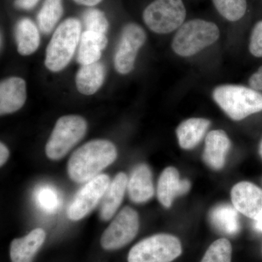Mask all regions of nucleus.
Wrapping results in <instances>:
<instances>
[{
  "label": "nucleus",
  "mask_w": 262,
  "mask_h": 262,
  "mask_svg": "<svg viewBox=\"0 0 262 262\" xmlns=\"http://www.w3.org/2000/svg\"><path fill=\"white\" fill-rule=\"evenodd\" d=\"M220 31L216 24L203 19L185 22L177 30L172 48L179 56H192L218 40Z\"/></svg>",
  "instance_id": "7ed1b4c3"
},
{
  "label": "nucleus",
  "mask_w": 262,
  "mask_h": 262,
  "mask_svg": "<svg viewBox=\"0 0 262 262\" xmlns=\"http://www.w3.org/2000/svg\"><path fill=\"white\" fill-rule=\"evenodd\" d=\"M230 148V139L225 131L212 130L207 134L205 139L203 161L210 168L220 170L225 166Z\"/></svg>",
  "instance_id": "ddd939ff"
},
{
  "label": "nucleus",
  "mask_w": 262,
  "mask_h": 262,
  "mask_svg": "<svg viewBox=\"0 0 262 262\" xmlns=\"http://www.w3.org/2000/svg\"><path fill=\"white\" fill-rule=\"evenodd\" d=\"M250 88L255 90V91H262V66L258 68L257 72H255L250 77L249 81Z\"/></svg>",
  "instance_id": "c85d7f7f"
},
{
  "label": "nucleus",
  "mask_w": 262,
  "mask_h": 262,
  "mask_svg": "<svg viewBox=\"0 0 262 262\" xmlns=\"http://www.w3.org/2000/svg\"><path fill=\"white\" fill-rule=\"evenodd\" d=\"M81 24L70 18L62 22L55 31L46 50L45 64L50 71L63 70L70 63L80 39Z\"/></svg>",
  "instance_id": "20e7f679"
},
{
  "label": "nucleus",
  "mask_w": 262,
  "mask_h": 262,
  "mask_svg": "<svg viewBox=\"0 0 262 262\" xmlns=\"http://www.w3.org/2000/svg\"><path fill=\"white\" fill-rule=\"evenodd\" d=\"M117 157L116 147L111 141H89L72 155L67 171L74 182H88L114 163Z\"/></svg>",
  "instance_id": "f257e3e1"
},
{
  "label": "nucleus",
  "mask_w": 262,
  "mask_h": 262,
  "mask_svg": "<svg viewBox=\"0 0 262 262\" xmlns=\"http://www.w3.org/2000/svg\"><path fill=\"white\" fill-rule=\"evenodd\" d=\"M8 157H9V150L3 143H1L0 144V165L1 166L6 163Z\"/></svg>",
  "instance_id": "7c9ffc66"
},
{
  "label": "nucleus",
  "mask_w": 262,
  "mask_h": 262,
  "mask_svg": "<svg viewBox=\"0 0 262 262\" xmlns=\"http://www.w3.org/2000/svg\"><path fill=\"white\" fill-rule=\"evenodd\" d=\"M107 43L105 34L85 31L81 35L77 61L81 65L98 62Z\"/></svg>",
  "instance_id": "aec40b11"
},
{
  "label": "nucleus",
  "mask_w": 262,
  "mask_h": 262,
  "mask_svg": "<svg viewBox=\"0 0 262 262\" xmlns=\"http://www.w3.org/2000/svg\"><path fill=\"white\" fill-rule=\"evenodd\" d=\"M139 228L137 212L130 207H125L103 232L101 239V246L106 250L121 248L135 238Z\"/></svg>",
  "instance_id": "6e6552de"
},
{
  "label": "nucleus",
  "mask_w": 262,
  "mask_h": 262,
  "mask_svg": "<svg viewBox=\"0 0 262 262\" xmlns=\"http://www.w3.org/2000/svg\"><path fill=\"white\" fill-rule=\"evenodd\" d=\"M110 179L106 174H99L86 182L71 202L67 215L72 221L82 220L102 200L110 185Z\"/></svg>",
  "instance_id": "1a4fd4ad"
},
{
  "label": "nucleus",
  "mask_w": 262,
  "mask_h": 262,
  "mask_svg": "<svg viewBox=\"0 0 262 262\" xmlns=\"http://www.w3.org/2000/svg\"><path fill=\"white\" fill-rule=\"evenodd\" d=\"M146 39L145 31L141 26L130 23L124 27L115 56V67L117 72L126 75L134 70L136 56Z\"/></svg>",
  "instance_id": "9d476101"
},
{
  "label": "nucleus",
  "mask_w": 262,
  "mask_h": 262,
  "mask_svg": "<svg viewBox=\"0 0 262 262\" xmlns=\"http://www.w3.org/2000/svg\"><path fill=\"white\" fill-rule=\"evenodd\" d=\"M209 220L216 230L228 235L237 234L241 228L238 211L233 205L228 203L217 205L212 208Z\"/></svg>",
  "instance_id": "412c9836"
},
{
  "label": "nucleus",
  "mask_w": 262,
  "mask_h": 262,
  "mask_svg": "<svg viewBox=\"0 0 262 262\" xmlns=\"http://www.w3.org/2000/svg\"><path fill=\"white\" fill-rule=\"evenodd\" d=\"M86 31L101 33L105 34L107 31L108 23L107 19L102 11L95 8L85 10L82 15Z\"/></svg>",
  "instance_id": "bb28decb"
},
{
  "label": "nucleus",
  "mask_w": 262,
  "mask_h": 262,
  "mask_svg": "<svg viewBox=\"0 0 262 262\" xmlns=\"http://www.w3.org/2000/svg\"><path fill=\"white\" fill-rule=\"evenodd\" d=\"M182 0H155L143 13L144 23L157 34H168L180 28L186 18Z\"/></svg>",
  "instance_id": "0eeeda50"
},
{
  "label": "nucleus",
  "mask_w": 262,
  "mask_h": 262,
  "mask_svg": "<svg viewBox=\"0 0 262 262\" xmlns=\"http://www.w3.org/2000/svg\"><path fill=\"white\" fill-rule=\"evenodd\" d=\"M15 37L18 51L22 56H29L37 51L40 36L36 24L29 18H22L15 28Z\"/></svg>",
  "instance_id": "4be33fe9"
},
{
  "label": "nucleus",
  "mask_w": 262,
  "mask_h": 262,
  "mask_svg": "<svg viewBox=\"0 0 262 262\" xmlns=\"http://www.w3.org/2000/svg\"><path fill=\"white\" fill-rule=\"evenodd\" d=\"M232 246L228 239H217L207 250L201 262H231Z\"/></svg>",
  "instance_id": "393cba45"
},
{
  "label": "nucleus",
  "mask_w": 262,
  "mask_h": 262,
  "mask_svg": "<svg viewBox=\"0 0 262 262\" xmlns=\"http://www.w3.org/2000/svg\"><path fill=\"white\" fill-rule=\"evenodd\" d=\"M87 122L78 115H67L58 119L46 146L48 158L61 159L85 135Z\"/></svg>",
  "instance_id": "39448f33"
},
{
  "label": "nucleus",
  "mask_w": 262,
  "mask_h": 262,
  "mask_svg": "<svg viewBox=\"0 0 262 262\" xmlns=\"http://www.w3.org/2000/svg\"><path fill=\"white\" fill-rule=\"evenodd\" d=\"M39 0H15V6L18 9L31 10L36 6Z\"/></svg>",
  "instance_id": "c756f323"
},
{
  "label": "nucleus",
  "mask_w": 262,
  "mask_h": 262,
  "mask_svg": "<svg viewBox=\"0 0 262 262\" xmlns=\"http://www.w3.org/2000/svg\"><path fill=\"white\" fill-rule=\"evenodd\" d=\"M35 200L39 208L46 213H54L59 206V198L54 188L51 186H42L35 193Z\"/></svg>",
  "instance_id": "a878e982"
},
{
  "label": "nucleus",
  "mask_w": 262,
  "mask_h": 262,
  "mask_svg": "<svg viewBox=\"0 0 262 262\" xmlns=\"http://www.w3.org/2000/svg\"><path fill=\"white\" fill-rule=\"evenodd\" d=\"M102 0H75L78 4L86 5V6H94L101 3Z\"/></svg>",
  "instance_id": "2f4dec72"
},
{
  "label": "nucleus",
  "mask_w": 262,
  "mask_h": 262,
  "mask_svg": "<svg viewBox=\"0 0 262 262\" xmlns=\"http://www.w3.org/2000/svg\"><path fill=\"white\" fill-rule=\"evenodd\" d=\"M215 9L229 21H237L247 10L246 0H212Z\"/></svg>",
  "instance_id": "b1692460"
},
{
  "label": "nucleus",
  "mask_w": 262,
  "mask_h": 262,
  "mask_svg": "<svg viewBox=\"0 0 262 262\" xmlns=\"http://www.w3.org/2000/svg\"><path fill=\"white\" fill-rule=\"evenodd\" d=\"M231 198L237 211L254 220L255 229L262 232V189L251 182H239L232 187Z\"/></svg>",
  "instance_id": "9b49d317"
},
{
  "label": "nucleus",
  "mask_w": 262,
  "mask_h": 262,
  "mask_svg": "<svg viewBox=\"0 0 262 262\" xmlns=\"http://www.w3.org/2000/svg\"><path fill=\"white\" fill-rule=\"evenodd\" d=\"M191 184L187 179H181L179 172L174 167H168L162 172L158 180V198L165 208H170L177 196L189 192Z\"/></svg>",
  "instance_id": "f8f14e48"
},
{
  "label": "nucleus",
  "mask_w": 262,
  "mask_h": 262,
  "mask_svg": "<svg viewBox=\"0 0 262 262\" xmlns=\"http://www.w3.org/2000/svg\"><path fill=\"white\" fill-rule=\"evenodd\" d=\"M46 234L41 228L33 229L27 235L13 239L10 244L12 262H32L46 241Z\"/></svg>",
  "instance_id": "dca6fc26"
},
{
  "label": "nucleus",
  "mask_w": 262,
  "mask_h": 262,
  "mask_svg": "<svg viewBox=\"0 0 262 262\" xmlns=\"http://www.w3.org/2000/svg\"><path fill=\"white\" fill-rule=\"evenodd\" d=\"M105 75L106 68L102 63L82 65L76 76L77 89L86 96L96 94L102 85Z\"/></svg>",
  "instance_id": "6ab92c4d"
},
{
  "label": "nucleus",
  "mask_w": 262,
  "mask_h": 262,
  "mask_svg": "<svg viewBox=\"0 0 262 262\" xmlns=\"http://www.w3.org/2000/svg\"><path fill=\"white\" fill-rule=\"evenodd\" d=\"M127 189L134 203H145L154 196L152 173L146 164H139L134 168L127 182Z\"/></svg>",
  "instance_id": "2eb2a0df"
},
{
  "label": "nucleus",
  "mask_w": 262,
  "mask_h": 262,
  "mask_svg": "<svg viewBox=\"0 0 262 262\" xmlns=\"http://www.w3.org/2000/svg\"><path fill=\"white\" fill-rule=\"evenodd\" d=\"M182 253L178 237L158 234L138 243L129 252L128 262H172Z\"/></svg>",
  "instance_id": "423d86ee"
},
{
  "label": "nucleus",
  "mask_w": 262,
  "mask_h": 262,
  "mask_svg": "<svg viewBox=\"0 0 262 262\" xmlns=\"http://www.w3.org/2000/svg\"><path fill=\"white\" fill-rule=\"evenodd\" d=\"M127 178L125 173H117L116 177L110 182V185L101 201L100 217L103 221L113 218L117 210L121 205L125 190L127 187Z\"/></svg>",
  "instance_id": "f3484780"
},
{
  "label": "nucleus",
  "mask_w": 262,
  "mask_h": 262,
  "mask_svg": "<svg viewBox=\"0 0 262 262\" xmlns=\"http://www.w3.org/2000/svg\"><path fill=\"white\" fill-rule=\"evenodd\" d=\"M211 122L208 119L193 117L183 121L177 128L179 146L184 149H192L203 140Z\"/></svg>",
  "instance_id": "a211bd4d"
},
{
  "label": "nucleus",
  "mask_w": 262,
  "mask_h": 262,
  "mask_svg": "<svg viewBox=\"0 0 262 262\" xmlns=\"http://www.w3.org/2000/svg\"><path fill=\"white\" fill-rule=\"evenodd\" d=\"M63 12L62 0H46L37 15L41 32L46 34L51 33L61 18Z\"/></svg>",
  "instance_id": "5701e85b"
},
{
  "label": "nucleus",
  "mask_w": 262,
  "mask_h": 262,
  "mask_svg": "<svg viewBox=\"0 0 262 262\" xmlns=\"http://www.w3.org/2000/svg\"><path fill=\"white\" fill-rule=\"evenodd\" d=\"M213 99L234 121L262 111V94L239 84H222L213 91Z\"/></svg>",
  "instance_id": "f03ea898"
},
{
  "label": "nucleus",
  "mask_w": 262,
  "mask_h": 262,
  "mask_svg": "<svg viewBox=\"0 0 262 262\" xmlns=\"http://www.w3.org/2000/svg\"><path fill=\"white\" fill-rule=\"evenodd\" d=\"M27 100L25 81L12 77L0 84V113L2 115L15 113L24 106Z\"/></svg>",
  "instance_id": "4468645a"
},
{
  "label": "nucleus",
  "mask_w": 262,
  "mask_h": 262,
  "mask_svg": "<svg viewBox=\"0 0 262 262\" xmlns=\"http://www.w3.org/2000/svg\"><path fill=\"white\" fill-rule=\"evenodd\" d=\"M259 153H260V155H261V157L262 158V141H261V144H260Z\"/></svg>",
  "instance_id": "473e14b6"
},
{
  "label": "nucleus",
  "mask_w": 262,
  "mask_h": 262,
  "mask_svg": "<svg viewBox=\"0 0 262 262\" xmlns=\"http://www.w3.org/2000/svg\"><path fill=\"white\" fill-rule=\"evenodd\" d=\"M249 51L253 56L262 58V20L253 27L250 38Z\"/></svg>",
  "instance_id": "cd10ccee"
}]
</instances>
